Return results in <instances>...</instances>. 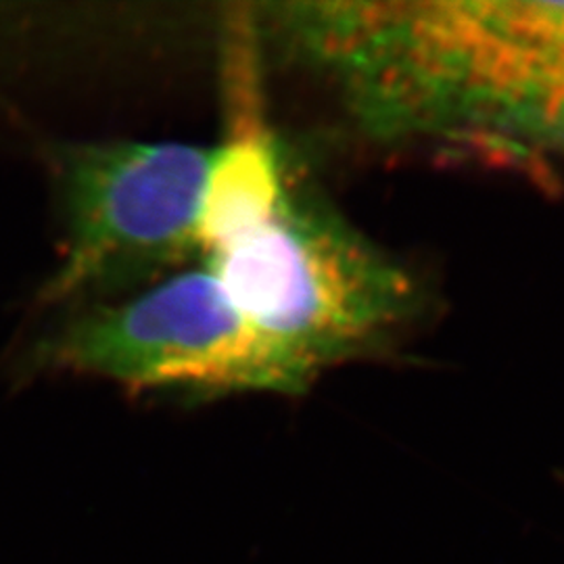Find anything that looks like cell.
Masks as SVG:
<instances>
[{"mask_svg": "<svg viewBox=\"0 0 564 564\" xmlns=\"http://www.w3.org/2000/svg\"><path fill=\"white\" fill-rule=\"evenodd\" d=\"M305 53L379 139L564 162L563 2H321Z\"/></svg>", "mask_w": 564, "mask_h": 564, "instance_id": "cell-1", "label": "cell"}, {"mask_svg": "<svg viewBox=\"0 0 564 564\" xmlns=\"http://www.w3.org/2000/svg\"><path fill=\"white\" fill-rule=\"evenodd\" d=\"M214 147L69 142L53 151L61 262L44 303L86 302L199 260V214Z\"/></svg>", "mask_w": 564, "mask_h": 564, "instance_id": "cell-3", "label": "cell"}, {"mask_svg": "<svg viewBox=\"0 0 564 564\" xmlns=\"http://www.w3.org/2000/svg\"><path fill=\"white\" fill-rule=\"evenodd\" d=\"M32 366L193 400L281 393L260 343L203 262L126 302L88 305L36 343Z\"/></svg>", "mask_w": 564, "mask_h": 564, "instance_id": "cell-4", "label": "cell"}, {"mask_svg": "<svg viewBox=\"0 0 564 564\" xmlns=\"http://www.w3.org/2000/svg\"><path fill=\"white\" fill-rule=\"evenodd\" d=\"M272 366L281 393L377 351L419 314V282L297 172L279 212L205 258Z\"/></svg>", "mask_w": 564, "mask_h": 564, "instance_id": "cell-2", "label": "cell"}, {"mask_svg": "<svg viewBox=\"0 0 564 564\" xmlns=\"http://www.w3.org/2000/svg\"><path fill=\"white\" fill-rule=\"evenodd\" d=\"M297 172L274 134L242 118L228 141L212 151L199 214L202 262L268 223Z\"/></svg>", "mask_w": 564, "mask_h": 564, "instance_id": "cell-5", "label": "cell"}]
</instances>
